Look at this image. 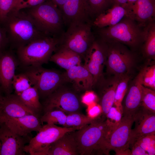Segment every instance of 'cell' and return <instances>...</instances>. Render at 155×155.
<instances>
[{"label": "cell", "instance_id": "4316f807", "mask_svg": "<svg viewBox=\"0 0 155 155\" xmlns=\"http://www.w3.org/2000/svg\"><path fill=\"white\" fill-rule=\"evenodd\" d=\"M17 95L27 107L39 115L42 106L39 101L38 90L35 86L31 87Z\"/></svg>", "mask_w": 155, "mask_h": 155}, {"label": "cell", "instance_id": "52a82bcc", "mask_svg": "<svg viewBox=\"0 0 155 155\" xmlns=\"http://www.w3.org/2000/svg\"><path fill=\"white\" fill-rule=\"evenodd\" d=\"M24 67L23 72L37 89L40 98L45 99L60 86L67 82L65 72L45 69L42 65Z\"/></svg>", "mask_w": 155, "mask_h": 155}, {"label": "cell", "instance_id": "83f0119b", "mask_svg": "<svg viewBox=\"0 0 155 155\" xmlns=\"http://www.w3.org/2000/svg\"><path fill=\"white\" fill-rule=\"evenodd\" d=\"M141 84L144 87L155 90V64L146 65L140 70L137 75Z\"/></svg>", "mask_w": 155, "mask_h": 155}, {"label": "cell", "instance_id": "8d00e7d4", "mask_svg": "<svg viewBox=\"0 0 155 155\" xmlns=\"http://www.w3.org/2000/svg\"><path fill=\"white\" fill-rule=\"evenodd\" d=\"M47 0H14L12 11H18L39 5Z\"/></svg>", "mask_w": 155, "mask_h": 155}, {"label": "cell", "instance_id": "d4e9b609", "mask_svg": "<svg viewBox=\"0 0 155 155\" xmlns=\"http://www.w3.org/2000/svg\"><path fill=\"white\" fill-rule=\"evenodd\" d=\"M81 59L79 55L73 51L57 46L49 61L67 70L73 66L81 65Z\"/></svg>", "mask_w": 155, "mask_h": 155}, {"label": "cell", "instance_id": "9c48e42d", "mask_svg": "<svg viewBox=\"0 0 155 155\" xmlns=\"http://www.w3.org/2000/svg\"><path fill=\"white\" fill-rule=\"evenodd\" d=\"M63 84L49 95L42 106L44 112L54 110L61 111L66 115L79 112L81 108V98L73 87Z\"/></svg>", "mask_w": 155, "mask_h": 155}, {"label": "cell", "instance_id": "e575fe53", "mask_svg": "<svg viewBox=\"0 0 155 155\" xmlns=\"http://www.w3.org/2000/svg\"><path fill=\"white\" fill-rule=\"evenodd\" d=\"M122 116V113L117 107L113 106L111 108L106 116V121L110 129L109 133L119 125Z\"/></svg>", "mask_w": 155, "mask_h": 155}, {"label": "cell", "instance_id": "d6a6232c", "mask_svg": "<svg viewBox=\"0 0 155 155\" xmlns=\"http://www.w3.org/2000/svg\"><path fill=\"white\" fill-rule=\"evenodd\" d=\"M92 19L109 8L113 0H87Z\"/></svg>", "mask_w": 155, "mask_h": 155}, {"label": "cell", "instance_id": "8992f818", "mask_svg": "<svg viewBox=\"0 0 155 155\" xmlns=\"http://www.w3.org/2000/svg\"><path fill=\"white\" fill-rule=\"evenodd\" d=\"M95 37L92 22L72 24L59 38L58 46L69 49L84 59Z\"/></svg>", "mask_w": 155, "mask_h": 155}, {"label": "cell", "instance_id": "d590c367", "mask_svg": "<svg viewBox=\"0 0 155 155\" xmlns=\"http://www.w3.org/2000/svg\"><path fill=\"white\" fill-rule=\"evenodd\" d=\"M135 143L139 144L148 155L155 154V135L143 137L137 140Z\"/></svg>", "mask_w": 155, "mask_h": 155}, {"label": "cell", "instance_id": "1f68e13d", "mask_svg": "<svg viewBox=\"0 0 155 155\" xmlns=\"http://www.w3.org/2000/svg\"><path fill=\"white\" fill-rule=\"evenodd\" d=\"M12 84L15 90V94L17 95L33 86L30 78L23 72L15 75L13 79Z\"/></svg>", "mask_w": 155, "mask_h": 155}, {"label": "cell", "instance_id": "603a6c76", "mask_svg": "<svg viewBox=\"0 0 155 155\" xmlns=\"http://www.w3.org/2000/svg\"><path fill=\"white\" fill-rule=\"evenodd\" d=\"M120 77L115 76L106 85L104 83L102 77L94 86L100 87L99 104L102 108V115L105 117L114 104L116 90Z\"/></svg>", "mask_w": 155, "mask_h": 155}, {"label": "cell", "instance_id": "7dc6e473", "mask_svg": "<svg viewBox=\"0 0 155 155\" xmlns=\"http://www.w3.org/2000/svg\"><path fill=\"white\" fill-rule=\"evenodd\" d=\"M2 92H1V90H0V100L1 99V97H2V96H3L1 94V93Z\"/></svg>", "mask_w": 155, "mask_h": 155}, {"label": "cell", "instance_id": "7bdbcfd3", "mask_svg": "<svg viewBox=\"0 0 155 155\" xmlns=\"http://www.w3.org/2000/svg\"><path fill=\"white\" fill-rule=\"evenodd\" d=\"M57 6L61 10L66 0H49Z\"/></svg>", "mask_w": 155, "mask_h": 155}, {"label": "cell", "instance_id": "bcb514c9", "mask_svg": "<svg viewBox=\"0 0 155 155\" xmlns=\"http://www.w3.org/2000/svg\"><path fill=\"white\" fill-rule=\"evenodd\" d=\"M2 121L1 119V114L0 112V127L1 126V124L2 123Z\"/></svg>", "mask_w": 155, "mask_h": 155}, {"label": "cell", "instance_id": "f1b7e54d", "mask_svg": "<svg viewBox=\"0 0 155 155\" xmlns=\"http://www.w3.org/2000/svg\"><path fill=\"white\" fill-rule=\"evenodd\" d=\"M96 118L92 119L88 115H85L79 112L72 113L67 115L66 123L63 127L82 128L91 123Z\"/></svg>", "mask_w": 155, "mask_h": 155}, {"label": "cell", "instance_id": "e0dca14e", "mask_svg": "<svg viewBox=\"0 0 155 155\" xmlns=\"http://www.w3.org/2000/svg\"><path fill=\"white\" fill-rule=\"evenodd\" d=\"M2 121L13 131L19 135L27 136L33 131L38 132L42 126L39 116L34 115L13 118L2 116Z\"/></svg>", "mask_w": 155, "mask_h": 155}, {"label": "cell", "instance_id": "ab89813d", "mask_svg": "<svg viewBox=\"0 0 155 155\" xmlns=\"http://www.w3.org/2000/svg\"><path fill=\"white\" fill-rule=\"evenodd\" d=\"M88 116L92 119L99 117L102 113V110L101 106L96 103H94L88 106Z\"/></svg>", "mask_w": 155, "mask_h": 155}, {"label": "cell", "instance_id": "74e56055", "mask_svg": "<svg viewBox=\"0 0 155 155\" xmlns=\"http://www.w3.org/2000/svg\"><path fill=\"white\" fill-rule=\"evenodd\" d=\"M14 0H0V25L11 11Z\"/></svg>", "mask_w": 155, "mask_h": 155}, {"label": "cell", "instance_id": "7c38bea8", "mask_svg": "<svg viewBox=\"0 0 155 155\" xmlns=\"http://www.w3.org/2000/svg\"><path fill=\"white\" fill-rule=\"evenodd\" d=\"M95 36L94 39L84 59L85 61L84 66L88 69L93 77V87L102 77L103 70L105 64L107 53V46L105 41L95 34Z\"/></svg>", "mask_w": 155, "mask_h": 155}, {"label": "cell", "instance_id": "cb8c5ba5", "mask_svg": "<svg viewBox=\"0 0 155 155\" xmlns=\"http://www.w3.org/2000/svg\"><path fill=\"white\" fill-rule=\"evenodd\" d=\"M142 85L137 76L130 87L123 107V116H133L141 106Z\"/></svg>", "mask_w": 155, "mask_h": 155}, {"label": "cell", "instance_id": "ba28073f", "mask_svg": "<svg viewBox=\"0 0 155 155\" xmlns=\"http://www.w3.org/2000/svg\"><path fill=\"white\" fill-rule=\"evenodd\" d=\"M104 40L107 46L105 64L107 71L116 76L128 75L134 64V54L122 43L114 40Z\"/></svg>", "mask_w": 155, "mask_h": 155}, {"label": "cell", "instance_id": "60d3db41", "mask_svg": "<svg viewBox=\"0 0 155 155\" xmlns=\"http://www.w3.org/2000/svg\"><path fill=\"white\" fill-rule=\"evenodd\" d=\"M8 45L9 42L5 31L0 25V53L5 50Z\"/></svg>", "mask_w": 155, "mask_h": 155}, {"label": "cell", "instance_id": "484cf974", "mask_svg": "<svg viewBox=\"0 0 155 155\" xmlns=\"http://www.w3.org/2000/svg\"><path fill=\"white\" fill-rule=\"evenodd\" d=\"M145 36L141 46L143 55L149 59L155 58V22L152 21L144 27Z\"/></svg>", "mask_w": 155, "mask_h": 155}, {"label": "cell", "instance_id": "6da1fadb", "mask_svg": "<svg viewBox=\"0 0 155 155\" xmlns=\"http://www.w3.org/2000/svg\"><path fill=\"white\" fill-rule=\"evenodd\" d=\"M1 25L5 31L9 45L16 49L46 35L22 9L11 11Z\"/></svg>", "mask_w": 155, "mask_h": 155}, {"label": "cell", "instance_id": "ffe728a7", "mask_svg": "<svg viewBox=\"0 0 155 155\" xmlns=\"http://www.w3.org/2000/svg\"><path fill=\"white\" fill-rule=\"evenodd\" d=\"M129 11V17L144 27L155 21V0H137Z\"/></svg>", "mask_w": 155, "mask_h": 155}, {"label": "cell", "instance_id": "3957f363", "mask_svg": "<svg viewBox=\"0 0 155 155\" xmlns=\"http://www.w3.org/2000/svg\"><path fill=\"white\" fill-rule=\"evenodd\" d=\"M25 11L44 34L59 38L65 31L61 10L49 0Z\"/></svg>", "mask_w": 155, "mask_h": 155}, {"label": "cell", "instance_id": "836d02e7", "mask_svg": "<svg viewBox=\"0 0 155 155\" xmlns=\"http://www.w3.org/2000/svg\"><path fill=\"white\" fill-rule=\"evenodd\" d=\"M141 106L148 111L155 113V90L142 85Z\"/></svg>", "mask_w": 155, "mask_h": 155}, {"label": "cell", "instance_id": "7402d4cb", "mask_svg": "<svg viewBox=\"0 0 155 155\" xmlns=\"http://www.w3.org/2000/svg\"><path fill=\"white\" fill-rule=\"evenodd\" d=\"M129 11L127 9L114 4L112 7L108 9L94 20L92 27L101 28L114 26L125 17L129 16Z\"/></svg>", "mask_w": 155, "mask_h": 155}, {"label": "cell", "instance_id": "f546056e", "mask_svg": "<svg viewBox=\"0 0 155 155\" xmlns=\"http://www.w3.org/2000/svg\"><path fill=\"white\" fill-rule=\"evenodd\" d=\"M129 77L125 75L120 76L116 90L114 104L123 114L122 101L127 90Z\"/></svg>", "mask_w": 155, "mask_h": 155}, {"label": "cell", "instance_id": "f35d334b", "mask_svg": "<svg viewBox=\"0 0 155 155\" xmlns=\"http://www.w3.org/2000/svg\"><path fill=\"white\" fill-rule=\"evenodd\" d=\"M98 97L94 92L91 90L85 92L81 98V102L88 106L96 103L98 100Z\"/></svg>", "mask_w": 155, "mask_h": 155}, {"label": "cell", "instance_id": "ee69618b", "mask_svg": "<svg viewBox=\"0 0 155 155\" xmlns=\"http://www.w3.org/2000/svg\"><path fill=\"white\" fill-rule=\"evenodd\" d=\"M127 1L128 0H113L114 4L119 5L126 9Z\"/></svg>", "mask_w": 155, "mask_h": 155}, {"label": "cell", "instance_id": "ac0fdd59", "mask_svg": "<svg viewBox=\"0 0 155 155\" xmlns=\"http://www.w3.org/2000/svg\"><path fill=\"white\" fill-rule=\"evenodd\" d=\"M65 74L67 82L78 92L91 90L93 87V77L84 65L73 66L66 70Z\"/></svg>", "mask_w": 155, "mask_h": 155}, {"label": "cell", "instance_id": "c3c4849f", "mask_svg": "<svg viewBox=\"0 0 155 155\" xmlns=\"http://www.w3.org/2000/svg\"><path fill=\"white\" fill-rule=\"evenodd\" d=\"M1 142H0V151H1Z\"/></svg>", "mask_w": 155, "mask_h": 155}, {"label": "cell", "instance_id": "b9f144b4", "mask_svg": "<svg viewBox=\"0 0 155 155\" xmlns=\"http://www.w3.org/2000/svg\"><path fill=\"white\" fill-rule=\"evenodd\" d=\"M131 148L130 155H148L147 152L136 143H135Z\"/></svg>", "mask_w": 155, "mask_h": 155}, {"label": "cell", "instance_id": "5bb4252c", "mask_svg": "<svg viewBox=\"0 0 155 155\" xmlns=\"http://www.w3.org/2000/svg\"><path fill=\"white\" fill-rule=\"evenodd\" d=\"M134 122L135 127L131 130L129 148L141 137L155 134V113L141 106L134 115Z\"/></svg>", "mask_w": 155, "mask_h": 155}, {"label": "cell", "instance_id": "4dcf8cb0", "mask_svg": "<svg viewBox=\"0 0 155 155\" xmlns=\"http://www.w3.org/2000/svg\"><path fill=\"white\" fill-rule=\"evenodd\" d=\"M67 115L64 112L59 110H54L47 111L40 118L41 122L47 124H59L63 126L65 125Z\"/></svg>", "mask_w": 155, "mask_h": 155}, {"label": "cell", "instance_id": "9a60e30c", "mask_svg": "<svg viewBox=\"0 0 155 155\" xmlns=\"http://www.w3.org/2000/svg\"><path fill=\"white\" fill-rule=\"evenodd\" d=\"M61 10L67 28L74 23H92L87 0H66Z\"/></svg>", "mask_w": 155, "mask_h": 155}, {"label": "cell", "instance_id": "277c9868", "mask_svg": "<svg viewBox=\"0 0 155 155\" xmlns=\"http://www.w3.org/2000/svg\"><path fill=\"white\" fill-rule=\"evenodd\" d=\"M59 38L44 35L16 49L18 58L24 67L47 63L56 51Z\"/></svg>", "mask_w": 155, "mask_h": 155}, {"label": "cell", "instance_id": "4fadbf2b", "mask_svg": "<svg viewBox=\"0 0 155 155\" xmlns=\"http://www.w3.org/2000/svg\"><path fill=\"white\" fill-rule=\"evenodd\" d=\"M31 138L20 136L2 121L0 127V155H24V148Z\"/></svg>", "mask_w": 155, "mask_h": 155}, {"label": "cell", "instance_id": "8fae6325", "mask_svg": "<svg viewBox=\"0 0 155 155\" xmlns=\"http://www.w3.org/2000/svg\"><path fill=\"white\" fill-rule=\"evenodd\" d=\"M134 116H123L120 123L114 129L109 133L102 143L99 154L108 155L114 150L116 154L129 149V142Z\"/></svg>", "mask_w": 155, "mask_h": 155}, {"label": "cell", "instance_id": "7a4b0ae2", "mask_svg": "<svg viewBox=\"0 0 155 155\" xmlns=\"http://www.w3.org/2000/svg\"><path fill=\"white\" fill-rule=\"evenodd\" d=\"M95 28L94 34L102 39L118 42L133 51L141 47L144 41V27L129 16L114 26Z\"/></svg>", "mask_w": 155, "mask_h": 155}, {"label": "cell", "instance_id": "d6986e66", "mask_svg": "<svg viewBox=\"0 0 155 155\" xmlns=\"http://www.w3.org/2000/svg\"><path fill=\"white\" fill-rule=\"evenodd\" d=\"M0 112L2 116L13 118L29 115L39 116L27 107L15 94L2 96L0 100Z\"/></svg>", "mask_w": 155, "mask_h": 155}, {"label": "cell", "instance_id": "5b68a950", "mask_svg": "<svg viewBox=\"0 0 155 155\" xmlns=\"http://www.w3.org/2000/svg\"><path fill=\"white\" fill-rule=\"evenodd\" d=\"M99 117L89 125L74 131L80 155L99 154L101 144L110 132L104 117Z\"/></svg>", "mask_w": 155, "mask_h": 155}, {"label": "cell", "instance_id": "2e32d148", "mask_svg": "<svg viewBox=\"0 0 155 155\" xmlns=\"http://www.w3.org/2000/svg\"><path fill=\"white\" fill-rule=\"evenodd\" d=\"M17 61L11 51L5 50L0 53V90L5 95L12 92V82Z\"/></svg>", "mask_w": 155, "mask_h": 155}, {"label": "cell", "instance_id": "f6af8a7d", "mask_svg": "<svg viewBox=\"0 0 155 155\" xmlns=\"http://www.w3.org/2000/svg\"><path fill=\"white\" fill-rule=\"evenodd\" d=\"M137 0H128L126 8L128 10L131 6Z\"/></svg>", "mask_w": 155, "mask_h": 155}, {"label": "cell", "instance_id": "30bf717a", "mask_svg": "<svg viewBox=\"0 0 155 155\" xmlns=\"http://www.w3.org/2000/svg\"><path fill=\"white\" fill-rule=\"evenodd\" d=\"M82 128L62 127L46 124L42 126L36 135L31 138L28 144L25 146L24 151L31 155H45L50 145L65 133Z\"/></svg>", "mask_w": 155, "mask_h": 155}, {"label": "cell", "instance_id": "44dd1931", "mask_svg": "<svg viewBox=\"0 0 155 155\" xmlns=\"http://www.w3.org/2000/svg\"><path fill=\"white\" fill-rule=\"evenodd\" d=\"M74 131L66 133L51 144L45 155H80Z\"/></svg>", "mask_w": 155, "mask_h": 155}]
</instances>
